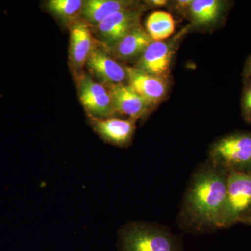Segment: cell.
I'll list each match as a JSON object with an SVG mask.
<instances>
[{
	"label": "cell",
	"mask_w": 251,
	"mask_h": 251,
	"mask_svg": "<svg viewBox=\"0 0 251 251\" xmlns=\"http://www.w3.org/2000/svg\"><path fill=\"white\" fill-rule=\"evenodd\" d=\"M228 175V171L209 161L195 172L179 214L180 224L184 229L196 233L218 229Z\"/></svg>",
	"instance_id": "6da1fadb"
},
{
	"label": "cell",
	"mask_w": 251,
	"mask_h": 251,
	"mask_svg": "<svg viewBox=\"0 0 251 251\" xmlns=\"http://www.w3.org/2000/svg\"><path fill=\"white\" fill-rule=\"evenodd\" d=\"M119 251H183L179 238L166 227L152 223L135 221L119 232Z\"/></svg>",
	"instance_id": "7a4b0ae2"
},
{
	"label": "cell",
	"mask_w": 251,
	"mask_h": 251,
	"mask_svg": "<svg viewBox=\"0 0 251 251\" xmlns=\"http://www.w3.org/2000/svg\"><path fill=\"white\" fill-rule=\"evenodd\" d=\"M209 161L227 171L251 172V133L234 132L216 140Z\"/></svg>",
	"instance_id": "3957f363"
},
{
	"label": "cell",
	"mask_w": 251,
	"mask_h": 251,
	"mask_svg": "<svg viewBox=\"0 0 251 251\" xmlns=\"http://www.w3.org/2000/svg\"><path fill=\"white\" fill-rule=\"evenodd\" d=\"M251 215V172L229 171L226 201L218 229L227 228Z\"/></svg>",
	"instance_id": "277c9868"
},
{
	"label": "cell",
	"mask_w": 251,
	"mask_h": 251,
	"mask_svg": "<svg viewBox=\"0 0 251 251\" xmlns=\"http://www.w3.org/2000/svg\"><path fill=\"white\" fill-rule=\"evenodd\" d=\"M147 8L140 4L123 10L110 15L94 27L90 26L95 39L105 49L111 47L130 31L141 25L142 16Z\"/></svg>",
	"instance_id": "5b68a950"
},
{
	"label": "cell",
	"mask_w": 251,
	"mask_h": 251,
	"mask_svg": "<svg viewBox=\"0 0 251 251\" xmlns=\"http://www.w3.org/2000/svg\"><path fill=\"white\" fill-rule=\"evenodd\" d=\"M187 31L188 27L171 39L153 41L133 67L155 76L170 79L172 63L180 39Z\"/></svg>",
	"instance_id": "8992f818"
},
{
	"label": "cell",
	"mask_w": 251,
	"mask_h": 251,
	"mask_svg": "<svg viewBox=\"0 0 251 251\" xmlns=\"http://www.w3.org/2000/svg\"><path fill=\"white\" fill-rule=\"evenodd\" d=\"M75 80L79 99L89 117L105 119L117 117L107 86L94 81L93 77L85 72Z\"/></svg>",
	"instance_id": "52a82bcc"
},
{
	"label": "cell",
	"mask_w": 251,
	"mask_h": 251,
	"mask_svg": "<svg viewBox=\"0 0 251 251\" xmlns=\"http://www.w3.org/2000/svg\"><path fill=\"white\" fill-rule=\"evenodd\" d=\"M85 67L91 76L104 85L127 83L126 66L114 58L97 40Z\"/></svg>",
	"instance_id": "ba28073f"
},
{
	"label": "cell",
	"mask_w": 251,
	"mask_h": 251,
	"mask_svg": "<svg viewBox=\"0 0 251 251\" xmlns=\"http://www.w3.org/2000/svg\"><path fill=\"white\" fill-rule=\"evenodd\" d=\"M70 44H69V64L75 79L84 73L91 52L95 46L97 39L94 38L90 25L82 18H79L69 25Z\"/></svg>",
	"instance_id": "9c48e42d"
},
{
	"label": "cell",
	"mask_w": 251,
	"mask_h": 251,
	"mask_svg": "<svg viewBox=\"0 0 251 251\" xmlns=\"http://www.w3.org/2000/svg\"><path fill=\"white\" fill-rule=\"evenodd\" d=\"M107 87L110 91L117 115H125L128 119L137 121L148 116L155 109L127 83Z\"/></svg>",
	"instance_id": "30bf717a"
},
{
	"label": "cell",
	"mask_w": 251,
	"mask_h": 251,
	"mask_svg": "<svg viewBox=\"0 0 251 251\" xmlns=\"http://www.w3.org/2000/svg\"><path fill=\"white\" fill-rule=\"evenodd\" d=\"M127 84L156 108L164 101L170 90V79L155 76L137 69L126 66Z\"/></svg>",
	"instance_id": "8fae6325"
},
{
	"label": "cell",
	"mask_w": 251,
	"mask_h": 251,
	"mask_svg": "<svg viewBox=\"0 0 251 251\" xmlns=\"http://www.w3.org/2000/svg\"><path fill=\"white\" fill-rule=\"evenodd\" d=\"M89 120L94 131L106 143L120 148H126L132 143L136 129L135 120L117 117L105 119L89 117Z\"/></svg>",
	"instance_id": "7c38bea8"
},
{
	"label": "cell",
	"mask_w": 251,
	"mask_h": 251,
	"mask_svg": "<svg viewBox=\"0 0 251 251\" xmlns=\"http://www.w3.org/2000/svg\"><path fill=\"white\" fill-rule=\"evenodd\" d=\"M152 41L145 28L140 25L106 49L118 62L136 63Z\"/></svg>",
	"instance_id": "4fadbf2b"
},
{
	"label": "cell",
	"mask_w": 251,
	"mask_h": 251,
	"mask_svg": "<svg viewBox=\"0 0 251 251\" xmlns=\"http://www.w3.org/2000/svg\"><path fill=\"white\" fill-rule=\"evenodd\" d=\"M231 2L221 0H192L186 14L196 27H210L224 21Z\"/></svg>",
	"instance_id": "5bb4252c"
},
{
	"label": "cell",
	"mask_w": 251,
	"mask_h": 251,
	"mask_svg": "<svg viewBox=\"0 0 251 251\" xmlns=\"http://www.w3.org/2000/svg\"><path fill=\"white\" fill-rule=\"evenodd\" d=\"M140 4L139 1L133 0H87L84 1L81 16L94 27L110 15Z\"/></svg>",
	"instance_id": "9a60e30c"
},
{
	"label": "cell",
	"mask_w": 251,
	"mask_h": 251,
	"mask_svg": "<svg viewBox=\"0 0 251 251\" xmlns=\"http://www.w3.org/2000/svg\"><path fill=\"white\" fill-rule=\"evenodd\" d=\"M145 29L153 41L168 40L175 32L174 18L167 11H153L147 18Z\"/></svg>",
	"instance_id": "2e32d148"
},
{
	"label": "cell",
	"mask_w": 251,
	"mask_h": 251,
	"mask_svg": "<svg viewBox=\"0 0 251 251\" xmlns=\"http://www.w3.org/2000/svg\"><path fill=\"white\" fill-rule=\"evenodd\" d=\"M83 4L82 0H50L46 7L51 14L70 25L80 18Z\"/></svg>",
	"instance_id": "e0dca14e"
},
{
	"label": "cell",
	"mask_w": 251,
	"mask_h": 251,
	"mask_svg": "<svg viewBox=\"0 0 251 251\" xmlns=\"http://www.w3.org/2000/svg\"><path fill=\"white\" fill-rule=\"evenodd\" d=\"M241 111L244 121L251 125V78H244Z\"/></svg>",
	"instance_id": "ac0fdd59"
},
{
	"label": "cell",
	"mask_w": 251,
	"mask_h": 251,
	"mask_svg": "<svg viewBox=\"0 0 251 251\" xmlns=\"http://www.w3.org/2000/svg\"><path fill=\"white\" fill-rule=\"evenodd\" d=\"M242 75L244 78H251V54L246 60Z\"/></svg>",
	"instance_id": "d6986e66"
},
{
	"label": "cell",
	"mask_w": 251,
	"mask_h": 251,
	"mask_svg": "<svg viewBox=\"0 0 251 251\" xmlns=\"http://www.w3.org/2000/svg\"><path fill=\"white\" fill-rule=\"evenodd\" d=\"M192 0H179L176 1V9L186 12Z\"/></svg>",
	"instance_id": "ffe728a7"
},
{
	"label": "cell",
	"mask_w": 251,
	"mask_h": 251,
	"mask_svg": "<svg viewBox=\"0 0 251 251\" xmlns=\"http://www.w3.org/2000/svg\"><path fill=\"white\" fill-rule=\"evenodd\" d=\"M147 2H148L147 4H150L154 7H161V6H165L168 4V1L166 0H151Z\"/></svg>",
	"instance_id": "44dd1931"
},
{
	"label": "cell",
	"mask_w": 251,
	"mask_h": 251,
	"mask_svg": "<svg viewBox=\"0 0 251 251\" xmlns=\"http://www.w3.org/2000/svg\"><path fill=\"white\" fill-rule=\"evenodd\" d=\"M241 223L251 226V215L249 216L248 217L245 218V219H243L242 221H241Z\"/></svg>",
	"instance_id": "7402d4cb"
}]
</instances>
